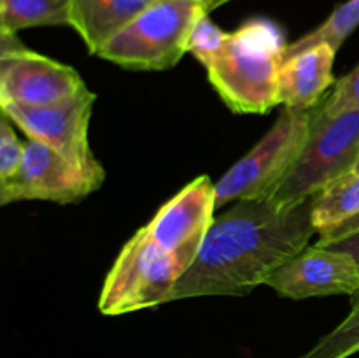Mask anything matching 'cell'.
I'll return each instance as SVG.
<instances>
[{
  "label": "cell",
  "mask_w": 359,
  "mask_h": 358,
  "mask_svg": "<svg viewBox=\"0 0 359 358\" xmlns=\"http://www.w3.org/2000/svg\"><path fill=\"white\" fill-rule=\"evenodd\" d=\"M316 195L291 209L269 199L238 200L216 218L193 265L179 277L172 300L212 295H248L270 272L307 248L316 230Z\"/></svg>",
  "instance_id": "6da1fadb"
},
{
  "label": "cell",
  "mask_w": 359,
  "mask_h": 358,
  "mask_svg": "<svg viewBox=\"0 0 359 358\" xmlns=\"http://www.w3.org/2000/svg\"><path fill=\"white\" fill-rule=\"evenodd\" d=\"M286 49L279 25L252 18L228 34L223 49L205 67L209 83L233 112L265 114L279 104Z\"/></svg>",
  "instance_id": "7a4b0ae2"
},
{
  "label": "cell",
  "mask_w": 359,
  "mask_h": 358,
  "mask_svg": "<svg viewBox=\"0 0 359 358\" xmlns=\"http://www.w3.org/2000/svg\"><path fill=\"white\" fill-rule=\"evenodd\" d=\"M358 158V109L330 114L319 104L312 112L311 130L297 161L269 200L279 209H291L318 195L330 181L353 172Z\"/></svg>",
  "instance_id": "3957f363"
},
{
  "label": "cell",
  "mask_w": 359,
  "mask_h": 358,
  "mask_svg": "<svg viewBox=\"0 0 359 358\" xmlns=\"http://www.w3.org/2000/svg\"><path fill=\"white\" fill-rule=\"evenodd\" d=\"M205 13L202 0H158L97 55L125 69H172L188 53L189 34Z\"/></svg>",
  "instance_id": "277c9868"
},
{
  "label": "cell",
  "mask_w": 359,
  "mask_h": 358,
  "mask_svg": "<svg viewBox=\"0 0 359 358\" xmlns=\"http://www.w3.org/2000/svg\"><path fill=\"white\" fill-rule=\"evenodd\" d=\"M184 274L172 253L153 241L146 227L137 230L112 263L98 309L109 316L125 314L168 302Z\"/></svg>",
  "instance_id": "5b68a950"
},
{
  "label": "cell",
  "mask_w": 359,
  "mask_h": 358,
  "mask_svg": "<svg viewBox=\"0 0 359 358\" xmlns=\"http://www.w3.org/2000/svg\"><path fill=\"white\" fill-rule=\"evenodd\" d=\"M312 112L284 107L266 135L216 183V207L272 197L307 140Z\"/></svg>",
  "instance_id": "8992f818"
},
{
  "label": "cell",
  "mask_w": 359,
  "mask_h": 358,
  "mask_svg": "<svg viewBox=\"0 0 359 358\" xmlns=\"http://www.w3.org/2000/svg\"><path fill=\"white\" fill-rule=\"evenodd\" d=\"M97 95L83 88L79 93L49 105L2 104L6 114L28 139L39 140L104 183L105 171L93 157L88 140L91 111Z\"/></svg>",
  "instance_id": "52a82bcc"
},
{
  "label": "cell",
  "mask_w": 359,
  "mask_h": 358,
  "mask_svg": "<svg viewBox=\"0 0 359 358\" xmlns=\"http://www.w3.org/2000/svg\"><path fill=\"white\" fill-rule=\"evenodd\" d=\"M83 88L72 67L25 48L16 34L0 32V105H49Z\"/></svg>",
  "instance_id": "ba28073f"
},
{
  "label": "cell",
  "mask_w": 359,
  "mask_h": 358,
  "mask_svg": "<svg viewBox=\"0 0 359 358\" xmlns=\"http://www.w3.org/2000/svg\"><path fill=\"white\" fill-rule=\"evenodd\" d=\"M100 186V179L74 165L58 151L28 139L20 172L13 181L0 185V204L7 206L20 200L76 204Z\"/></svg>",
  "instance_id": "9c48e42d"
},
{
  "label": "cell",
  "mask_w": 359,
  "mask_h": 358,
  "mask_svg": "<svg viewBox=\"0 0 359 358\" xmlns=\"http://www.w3.org/2000/svg\"><path fill=\"white\" fill-rule=\"evenodd\" d=\"M216 183L200 175L158 209L146 230L156 244L177 258L182 269L193 265L214 223Z\"/></svg>",
  "instance_id": "30bf717a"
},
{
  "label": "cell",
  "mask_w": 359,
  "mask_h": 358,
  "mask_svg": "<svg viewBox=\"0 0 359 358\" xmlns=\"http://www.w3.org/2000/svg\"><path fill=\"white\" fill-rule=\"evenodd\" d=\"M265 284L280 297L294 300L328 295L354 297L359 291V267L347 253L316 244L277 267Z\"/></svg>",
  "instance_id": "8fae6325"
},
{
  "label": "cell",
  "mask_w": 359,
  "mask_h": 358,
  "mask_svg": "<svg viewBox=\"0 0 359 358\" xmlns=\"http://www.w3.org/2000/svg\"><path fill=\"white\" fill-rule=\"evenodd\" d=\"M337 51L330 44H316L284 58L279 74V104L297 111H311L333 83Z\"/></svg>",
  "instance_id": "7c38bea8"
},
{
  "label": "cell",
  "mask_w": 359,
  "mask_h": 358,
  "mask_svg": "<svg viewBox=\"0 0 359 358\" xmlns=\"http://www.w3.org/2000/svg\"><path fill=\"white\" fill-rule=\"evenodd\" d=\"M158 0H72L70 25L97 55L112 37Z\"/></svg>",
  "instance_id": "4fadbf2b"
},
{
  "label": "cell",
  "mask_w": 359,
  "mask_h": 358,
  "mask_svg": "<svg viewBox=\"0 0 359 358\" xmlns=\"http://www.w3.org/2000/svg\"><path fill=\"white\" fill-rule=\"evenodd\" d=\"M359 213V174L347 172L330 181L316 195L312 220L319 237Z\"/></svg>",
  "instance_id": "5bb4252c"
},
{
  "label": "cell",
  "mask_w": 359,
  "mask_h": 358,
  "mask_svg": "<svg viewBox=\"0 0 359 358\" xmlns=\"http://www.w3.org/2000/svg\"><path fill=\"white\" fill-rule=\"evenodd\" d=\"M72 0H0V32L70 25Z\"/></svg>",
  "instance_id": "9a60e30c"
},
{
  "label": "cell",
  "mask_w": 359,
  "mask_h": 358,
  "mask_svg": "<svg viewBox=\"0 0 359 358\" xmlns=\"http://www.w3.org/2000/svg\"><path fill=\"white\" fill-rule=\"evenodd\" d=\"M359 27V0H347L342 6L337 7L328 20L323 25H319L316 30L309 32L307 35L294 41L293 44H287L286 55L284 58L297 53L304 51V49L311 48L316 44H330L335 51H339L340 46L344 44L347 37L353 34Z\"/></svg>",
  "instance_id": "2e32d148"
},
{
  "label": "cell",
  "mask_w": 359,
  "mask_h": 358,
  "mask_svg": "<svg viewBox=\"0 0 359 358\" xmlns=\"http://www.w3.org/2000/svg\"><path fill=\"white\" fill-rule=\"evenodd\" d=\"M359 350V300L335 330L323 337L302 358H347Z\"/></svg>",
  "instance_id": "e0dca14e"
},
{
  "label": "cell",
  "mask_w": 359,
  "mask_h": 358,
  "mask_svg": "<svg viewBox=\"0 0 359 358\" xmlns=\"http://www.w3.org/2000/svg\"><path fill=\"white\" fill-rule=\"evenodd\" d=\"M226 37V32L214 25V21L209 18V13L202 14L189 34L188 53H191L203 67H207L223 49Z\"/></svg>",
  "instance_id": "ac0fdd59"
},
{
  "label": "cell",
  "mask_w": 359,
  "mask_h": 358,
  "mask_svg": "<svg viewBox=\"0 0 359 358\" xmlns=\"http://www.w3.org/2000/svg\"><path fill=\"white\" fill-rule=\"evenodd\" d=\"M25 158V142L18 139L13 121L2 114L0 119V185L13 181Z\"/></svg>",
  "instance_id": "d6986e66"
},
{
  "label": "cell",
  "mask_w": 359,
  "mask_h": 358,
  "mask_svg": "<svg viewBox=\"0 0 359 358\" xmlns=\"http://www.w3.org/2000/svg\"><path fill=\"white\" fill-rule=\"evenodd\" d=\"M323 107L330 114L353 111V109L359 111V65L342 79L337 81L333 93L323 100Z\"/></svg>",
  "instance_id": "ffe728a7"
},
{
  "label": "cell",
  "mask_w": 359,
  "mask_h": 358,
  "mask_svg": "<svg viewBox=\"0 0 359 358\" xmlns=\"http://www.w3.org/2000/svg\"><path fill=\"white\" fill-rule=\"evenodd\" d=\"M318 246H325V248L347 253V255H351L354 260H356V263L359 267V230L354 232V234H351V235H346V237L335 239V241H328V242L318 241ZM351 298H353V304H356V302L359 300V291Z\"/></svg>",
  "instance_id": "44dd1931"
},
{
  "label": "cell",
  "mask_w": 359,
  "mask_h": 358,
  "mask_svg": "<svg viewBox=\"0 0 359 358\" xmlns=\"http://www.w3.org/2000/svg\"><path fill=\"white\" fill-rule=\"evenodd\" d=\"M358 230H359V213L356 214V216L349 218V220H347V221L340 223L339 227H335L332 232H328V234H326V235L319 237V241H321V242L335 241V239L346 237V235L354 234V232H358Z\"/></svg>",
  "instance_id": "7402d4cb"
},
{
  "label": "cell",
  "mask_w": 359,
  "mask_h": 358,
  "mask_svg": "<svg viewBox=\"0 0 359 358\" xmlns=\"http://www.w3.org/2000/svg\"><path fill=\"white\" fill-rule=\"evenodd\" d=\"M202 2L205 4V7H207V9H209V13H210V11H214V9H216V7L223 6V4L230 2V0H202Z\"/></svg>",
  "instance_id": "603a6c76"
},
{
  "label": "cell",
  "mask_w": 359,
  "mask_h": 358,
  "mask_svg": "<svg viewBox=\"0 0 359 358\" xmlns=\"http://www.w3.org/2000/svg\"><path fill=\"white\" fill-rule=\"evenodd\" d=\"M354 172H358V174H359V158H358V164H356V167H354Z\"/></svg>",
  "instance_id": "cb8c5ba5"
},
{
  "label": "cell",
  "mask_w": 359,
  "mask_h": 358,
  "mask_svg": "<svg viewBox=\"0 0 359 358\" xmlns=\"http://www.w3.org/2000/svg\"><path fill=\"white\" fill-rule=\"evenodd\" d=\"M358 351H359V350H358Z\"/></svg>",
  "instance_id": "d4e9b609"
}]
</instances>
